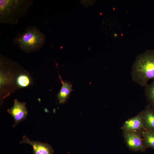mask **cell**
I'll return each mask as SVG.
<instances>
[{"instance_id": "obj_1", "label": "cell", "mask_w": 154, "mask_h": 154, "mask_svg": "<svg viewBox=\"0 0 154 154\" xmlns=\"http://www.w3.org/2000/svg\"><path fill=\"white\" fill-rule=\"evenodd\" d=\"M132 80L145 87L150 79L154 80V50H149L139 55L132 68Z\"/></svg>"}, {"instance_id": "obj_2", "label": "cell", "mask_w": 154, "mask_h": 154, "mask_svg": "<svg viewBox=\"0 0 154 154\" xmlns=\"http://www.w3.org/2000/svg\"><path fill=\"white\" fill-rule=\"evenodd\" d=\"M33 3L32 0H0V23L17 24Z\"/></svg>"}, {"instance_id": "obj_3", "label": "cell", "mask_w": 154, "mask_h": 154, "mask_svg": "<svg viewBox=\"0 0 154 154\" xmlns=\"http://www.w3.org/2000/svg\"><path fill=\"white\" fill-rule=\"evenodd\" d=\"M45 39L44 34L38 27L31 26L23 33L15 35L12 41L22 50L30 52L40 49L44 44Z\"/></svg>"}, {"instance_id": "obj_4", "label": "cell", "mask_w": 154, "mask_h": 154, "mask_svg": "<svg viewBox=\"0 0 154 154\" xmlns=\"http://www.w3.org/2000/svg\"><path fill=\"white\" fill-rule=\"evenodd\" d=\"M125 142L128 147L134 151H145V147L141 133L132 131H123Z\"/></svg>"}, {"instance_id": "obj_5", "label": "cell", "mask_w": 154, "mask_h": 154, "mask_svg": "<svg viewBox=\"0 0 154 154\" xmlns=\"http://www.w3.org/2000/svg\"><path fill=\"white\" fill-rule=\"evenodd\" d=\"M13 107L7 110V111L13 117L15 127L19 122L25 119L28 115V110L25 106V102H21L15 99Z\"/></svg>"}, {"instance_id": "obj_6", "label": "cell", "mask_w": 154, "mask_h": 154, "mask_svg": "<svg viewBox=\"0 0 154 154\" xmlns=\"http://www.w3.org/2000/svg\"><path fill=\"white\" fill-rule=\"evenodd\" d=\"M20 143V144H27L31 145L34 154H52L54 152L52 147L49 144L30 140L25 135L23 136Z\"/></svg>"}, {"instance_id": "obj_7", "label": "cell", "mask_w": 154, "mask_h": 154, "mask_svg": "<svg viewBox=\"0 0 154 154\" xmlns=\"http://www.w3.org/2000/svg\"><path fill=\"white\" fill-rule=\"evenodd\" d=\"M142 115V111L136 116L125 121L121 127L123 131H132L141 133L144 129Z\"/></svg>"}, {"instance_id": "obj_8", "label": "cell", "mask_w": 154, "mask_h": 154, "mask_svg": "<svg viewBox=\"0 0 154 154\" xmlns=\"http://www.w3.org/2000/svg\"><path fill=\"white\" fill-rule=\"evenodd\" d=\"M142 112L144 129L154 132V106L149 104Z\"/></svg>"}, {"instance_id": "obj_9", "label": "cell", "mask_w": 154, "mask_h": 154, "mask_svg": "<svg viewBox=\"0 0 154 154\" xmlns=\"http://www.w3.org/2000/svg\"><path fill=\"white\" fill-rule=\"evenodd\" d=\"M59 77L61 80L62 85L60 91L57 94V98L60 103L64 104L69 98L71 92L73 90L72 88V85L70 82L66 81H63L60 75Z\"/></svg>"}, {"instance_id": "obj_10", "label": "cell", "mask_w": 154, "mask_h": 154, "mask_svg": "<svg viewBox=\"0 0 154 154\" xmlns=\"http://www.w3.org/2000/svg\"><path fill=\"white\" fill-rule=\"evenodd\" d=\"M14 82L17 88H23L31 85L32 79L28 73L22 72L16 76Z\"/></svg>"}, {"instance_id": "obj_11", "label": "cell", "mask_w": 154, "mask_h": 154, "mask_svg": "<svg viewBox=\"0 0 154 154\" xmlns=\"http://www.w3.org/2000/svg\"><path fill=\"white\" fill-rule=\"evenodd\" d=\"M141 134L146 148H151L154 150V132L144 129Z\"/></svg>"}, {"instance_id": "obj_12", "label": "cell", "mask_w": 154, "mask_h": 154, "mask_svg": "<svg viewBox=\"0 0 154 154\" xmlns=\"http://www.w3.org/2000/svg\"><path fill=\"white\" fill-rule=\"evenodd\" d=\"M145 95L149 104L154 106V80L145 87Z\"/></svg>"}]
</instances>
